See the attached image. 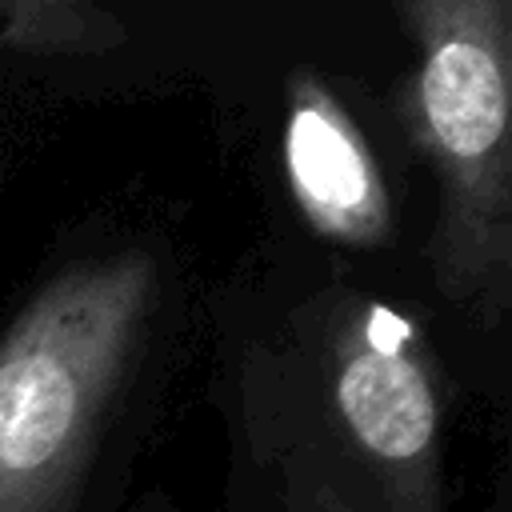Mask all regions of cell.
I'll return each mask as SVG.
<instances>
[{
    "label": "cell",
    "mask_w": 512,
    "mask_h": 512,
    "mask_svg": "<svg viewBox=\"0 0 512 512\" xmlns=\"http://www.w3.org/2000/svg\"><path fill=\"white\" fill-rule=\"evenodd\" d=\"M156 304L148 248L72 260L24 300L0 336V512H80Z\"/></svg>",
    "instance_id": "cell-2"
},
{
    "label": "cell",
    "mask_w": 512,
    "mask_h": 512,
    "mask_svg": "<svg viewBox=\"0 0 512 512\" xmlns=\"http://www.w3.org/2000/svg\"><path fill=\"white\" fill-rule=\"evenodd\" d=\"M284 172L300 216L332 244L372 252L392 240L384 172L340 96L312 72L292 76Z\"/></svg>",
    "instance_id": "cell-4"
},
{
    "label": "cell",
    "mask_w": 512,
    "mask_h": 512,
    "mask_svg": "<svg viewBox=\"0 0 512 512\" xmlns=\"http://www.w3.org/2000/svg\"><path fill=\"white\" fill-rule=\"evenodd\" d=\"M128 40L116 12L80 0H0V48L32 56H88Z\"/></svg>",
    "instance_id": "cell-5"
},
{
    "label": "cell",
    "mask_w": 512,
    "mask_h": 512,
    "mask_svg": "<svg viewBox=\"0 0 512 512\" xmlns=\"http://www.w3.org/2000/svg\"><path fill=\"white\" fill-rule=\"evenodd\" d=\"M236 424L288 512H444L448 384L416 316L328 284L236 372Z\"/></svg>",
    "instance_id": "cell-1"
},
{
    "label": "cell",
    "mask_w": 512,
    "mask_h": 512,
    "mask_svg": "<svg viewBox=\"0 0 512 512\" xmlns=\"http://www.w3.org/2000/svg\"><path fill=\"white\" fill-rule=\"evenodd\" d=\"M404 128L436 180V288L484 324L512 304V4L404 0Z\"/></svg>",
    "instance_id": "cell-3"
}]
</instances>
